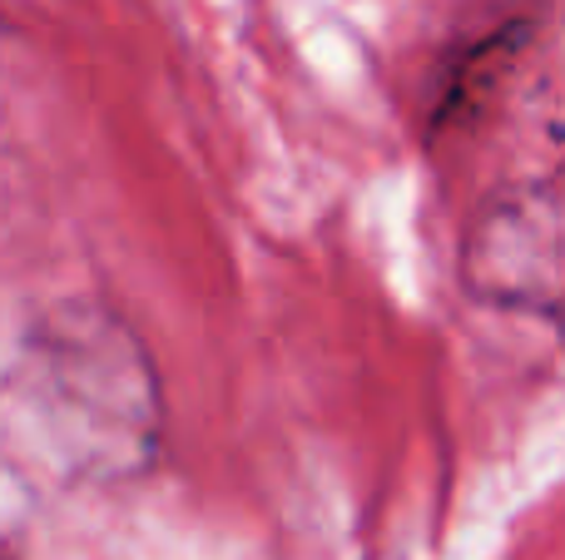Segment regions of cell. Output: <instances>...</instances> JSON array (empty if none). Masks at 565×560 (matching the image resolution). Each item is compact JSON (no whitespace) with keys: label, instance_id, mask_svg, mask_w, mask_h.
Returning <instances> with one entry per match:
<instances>
[{"label":"cell","instance_id":"2","mask_svg":"<svg viewBox=\"0 0 565 560\" xmlns=\"http://www.w3.org/2000/svg\"><path fill=\"white\" fill-rule=\"evenodd\" d=\"M471 298L565 327V189L516 184L477 208L461 244Z\"/></svg>","mask_w":565,"mask_h":560},{"label":"cell","instance_id":"1","mask_svg":"<svg viewBox=\"0 0 565 560\" xmlns=\"http://www.w3.org/2000/svg\"><path fill=\"white\" fill-rule=\"evenodd\" d=\"M30 392L79 462H145L154 452V373L115 317L65 313L50 323L35 337Z\"/></svg>","mask_w":565,"mask_h":560}]
</instances>
